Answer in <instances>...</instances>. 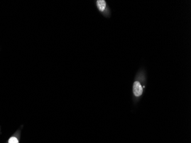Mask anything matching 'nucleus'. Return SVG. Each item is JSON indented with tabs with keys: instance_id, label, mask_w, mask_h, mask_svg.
Returning a JSON list of instances; mask_svg holds the SVG:
<instances>
[{
	"instance_id": "nucleus-1",
	"label": "nucleus",
	"mask_w": 191,
	"mask_h": 143,
	"mask_svg": "<svg viewBox=\"0 0 191 143\" xmlns=\"http://www.w3.org/2000/svg\"><path fill=\"white\" fill-rule=\"evenodd\" d=\"M133 92L134 95L136 97H140L143 92V88L140 83L137 81L134 83L133 85Z\"/></svg>"
},
{
	"instance_id": "nucleus-2",
	"label": "nucleus",
	"mask_w": 191,
	"mask_h": 143,
	"mask_svg": "<svg viewBox=\"0 0 191 143\" xmlns=\"http://www.w3.org/2000/svg\"><path fill=\"white\" fill-rule=\"evenodd\" d=\"M96 5L100 12H104L107 7V3L104 0H97L96 1Z\"/></svg>"
},
{
	"instance_id": "nucleus-3",
	"label": "nucleus",
	"mask_w": 191,
	"mask_h": 143,
	"mask_svg": "<svg viewBox=\"0 0 191 143\" xmlns=\"http://www.w3.org/2000/svg\"><path fill=\"white\" fill-rule=\"evenodd\" d=\"M8 143H19V140L16 137H11L8 141Z\"/></svg>"
}]
</instances>
